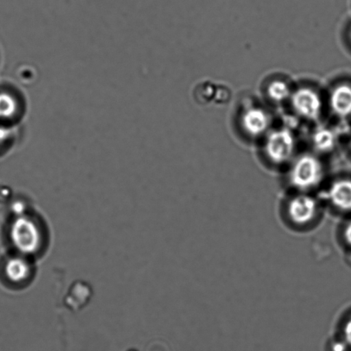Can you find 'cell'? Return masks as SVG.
<instances>
[{
  "label": "cell",
  "instance_id": "obj_1",
  "mask_svg": "<svg viewBox=\"0 0 351 351\" xmlns=\"http://www.w3.org/2000/svg\"><path fill=\"white\" fill-rule=\"evenodd\" d=\"M322 164L311 154L299 157L295 161L290 173L291 184L302 191L315 187L322 181Z\"/></svg>",
  "mask_w": 351,
  "mask_h": 351
},
{
  "label": "cell",
  "instance_id": "obj_2",
  "mask_svg": "<svg viewBox=\"0 0 351 351\" xmlns=\"http://www.w3.org/2000/svg\"><path fill=\"white\" fill-rule=\"evenodd\" d=\"M295 147V137L291 130L280 129L268 136L265 150L274 163L284 164L293 156Z\"/></svg>",
  "mask_w": 351,
  "mask_h": 351
},
{
  "label": "cell",
  "instance_id": "obj_3",
  "mask_svg": "<svg viewBox=\"0 0 351 351\" xmlns=\"http://www.w3.org/2000/svg\"><path fill=\"white\" fill-rule=\"evenodd\" d=\"M291 105L295 112L307 119H317L321 115L322 101L319 95L309 88H301L291 94Z\"/></svg>",
  "mask_w": 351,
  "mask_h": 351
},
{
  "label": "cell",
  "instance_id": "obj_4",
  "mask_svg": "<svg viewBox=\"0 0 351 351\" xmlns=\"http://www.w3.org/2000/svg\"><path fill=\"white\" fill-rule=\"evenodd\" d=\"M12 239L17 249L29 252L40 243V230L32 220L19 219L12 229Z\"/></svg>",
  "mask_w": 351,
  "mask_h": 351
},
{
  "label": "cell",
  "instance_id": "obj_5",
  "mask_svg": "<svg viewBox=\"0 0 351 351\" xmlns=\"http://www.w3.org/2000/svg\"><path fill=\"white\" fill-rule=\"evenodd\" d=\"M318 205L315 199L309 195H298L292 199L289 204V216L298 225H306L315 218Z\"/></svg>",
  "mask_w": 351,
  "mask_h": 351
},
{
  "label": "cell",
  "instance_id": "obj_6",
  "mask_svg": "<svg viewBox=\"0 0 351 351\" xmlns=\"http://www.w3.org/2000/svg\"><path fill=\"white\" fill-rule=\"evenodd\" d=\"M270 125V118L263 109L251 108L242 116V126L250 136H260L267 132Z\"/></svg>",
  "mask_w": 351,
  "mask_h": 351
},
{
  "label": "cell",
  "instance_id": "obj_7",
  "mask_svg": "<svg viewBox=\"0 0 351 351\" xmlns=\"http://www.w3.org/2000/svg\"><path fill=\"white\" fill-rule=\"evenodd\" d=\"M328 197L337 208L351 211V180L340 179L333 182L328 191Z\"/></svg>",
  "mask_w": 351,
  "mask_h": 351
},
{
  "label": "cell",
  "instance_id": "obj_8",
  "mask_svg": "<svg viewBox=\"0 0 351 351\" xmlns=\"http://www.w3.org/2000/svg\"><path fill=\"white\" fill-rule=\"evenodd\" d=\"M330 106L332 112L339 117L346 118L351 115V86H337L330 96Z\"/></svg>",
  "mask_w": 351,
  "mask_h": 351
},
{
  "label": "cell",
  "instance_id": "obj_9",
  "mask_svg": "<svg viewBox=\"0 0 351 351\" xmlns=\"http://www.w3.org/2000/svg\"><path fill=\"white\" fill-rule=\"evenodd\" d=\"M29 267L25 261L12 258L3 265V274L12 283H20L26 280L29 274Z\"/></svg>",
  "mask_w": 351,
  "mask_h": 351
},
{
  "label": "cell",
  "instance_id": "obj_10",
  "mask_svg": "<svg viewBox=\"0 0 351 351\" xmlns=\"http://www.w3.org/2000/svg\"><path fill=\"white\" fill-rule=\"evenodd\" d=\"M336 141L335 133L330 129H319L313 136L314 146L319 152H330L335 147Z\"/></svg>",
  "mask_w": 351,
  "mask_h": 351
},
{
  "label": "cell",
  "instance_id": "obj_11",
  "mask_svg": "<svg viewBox=\"0 0 351 351\" xmlns=\"http://www.w3.org/2000/svg\"><path fill=\"white\" fill-rule=\"evenodd\" d=\"M267 94L273 101L276 102L285 101L291 97L290 87L287 84L282 81H275L268 86Z\"/></svg>",
  "mask_w": 351,
  "mask_h": 351
},
{
  "label": "cell",
  "instance_id": "obj_12",
  "mask_svg": "<svg viewBox=\"0 0 351 351\" xmlns=\"http://www.w3.org/2000/svg\"><path fill=\"white\" fill-rule=\"evenodd\" d=\"M343 335L347 345L351 346V318L346 322L345 329H343Z\"/></svg>",
  "mask_w": 351,
  "mask_h": 351
},
{
  "label": "cell",
  "instance_id": "obj_13",
  "mask_svg": "<svg viewBox=\"0 0 351 351\" xmlns=\"http://www.w3.org/2000/svg\"><path fill=\"white\" fill-rule=\"evenodd\" d=\"M345 239L346 243H348L351 247V221L348 223V226H346L345 230Z\"/></svg>",
  "mask_w": 351,
  "mask_h": 351
},
{
  "label": "cell",
  "instance_id": "obj_14",
  "mask_svg": "<svg viewBox=\"0 0 351 351\" xmlns=\"http://www.w3.org/2000/svg\"><path fill=\"white\" fill-rule=\"evenodd\" d=\"M350 37H351V32H350Z\"/></svg>",
  "mask_w": 351,
  "mask_h": 351
}]
</instances>
